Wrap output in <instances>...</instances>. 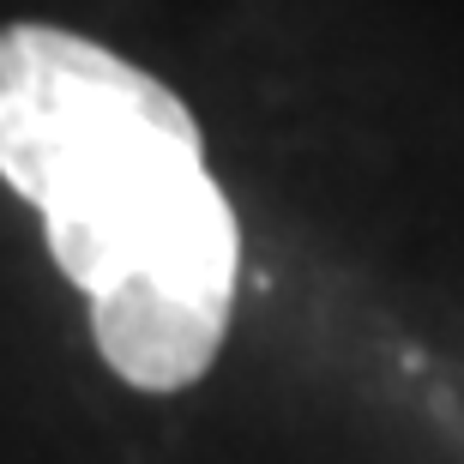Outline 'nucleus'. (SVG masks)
Returning <instances> with one entry per match:
<instances>
[{
  "instance_id": "nucleus-1",
  "label": "nucleus",
  "mask_w": 464,
  "mask_h": 464,
  "mask_svg": "<svg viewBox=\"0 0 464 464\" xmlns=\"http://www.w3.org/2000/svg\"><path fill=\"white\" fill-rule=\"evenodd\" d=\"M0 175L85 290L121 380L175 392L211 368L236 295V218L175 91L103 43L0 31Z\"/></svg>"
}]
</instances>
